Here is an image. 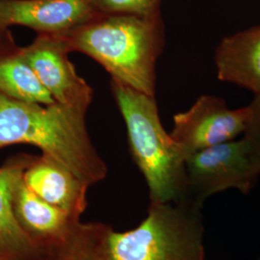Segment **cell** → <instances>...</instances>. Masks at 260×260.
Instances as JSON below:
<instances>
[{"label": "cell", "instance_id": "15", "mask_svg": "<svg viewBox=\"0 0 260 260\" xmlns=\"http://www.w3.org/2000/svg\"><path fill=\"white\" fill-rule=\"evenodd\" d=\"M162 0H92L94 9L106 15H134L153 17L160 15Z\"/></svg>", "mask_w": 260, "mask_h": 260}, {"label": "cell", "instance_id": "4", "mask_svg": "<svg viewBox=\"0 0 260 260\" xmlns=\"http://www.w3.org/2000/svg\"><path fill=\"white\" fill-rule=\"evenodd\" d=\"M202 207L189 200L149 203L137 228L124 233L110 229L106 260H205Z\"/></svg>", "mask_w": 260, "mask_h": 260}, {"label": "cell", "instance_id": "7", "mask_svg": "<svg viewBox=\"0 0 260 260\" xmlns=\"http://www.w3.org/2000/svg\"><path fill=\"white\" fill-rule=\"evenodd\" d=\"M22 51L28 64L56 103L87 112L93 89L75 71L70 50L59 35L38 34Z\"/></svg>", "mask_w": 260, "mask_h": 260}, {"label": "cell", "instance_id": "1", "mask_svg": "<svg viewBox=\"0 0 260 260\" xmlns=\"http://www.w3.org/2000/svg\"><path fill=\"white\" fill-rule=\"evenodd\" d=\"M86 114L61 103L44 105L0 94V149L35 146L91 187L103 180L108 170L89 136Z\"/></svg>", "mask_w": 260, "mask_h": 260}, {"label": "cell", "instance_id": "9", "mask_svg": "<svg viewBox=\"0 0 260 260\" xmlns=\"http://www.w3.org/2000/svg\"><path fill=\"white\" fill-rule=\"evenodd\" d=\"M22 179L45 202L80 220L88 205L87 192L90 186L71 170L42 154L32 157Z\"/></svg>", "mask_w": 260, "mask_h": 260}, {"label": "cell", "instance_id": "14", "mask_svg": "<svg viewBox=\"0 0 260 260\" xmlns=\"http://www.w3.org/2000/svg\"><path fill=\"white\" fill-rule=\"evenodd\" d=\"M111 226L77 222L59 241L39 247L35 260H106L105 239Z\"/></svg>", "mask_w": 260, "mask_h": 260}, {"label": "cell", "instance_id": "13", "mask_svg": "<svg viewBox=\"0 0 260 260\" xmlns=\"http://www.w3.org/2000/svg\"><path fill=\"white\" fill-rule=\"evenodd\" d=\"M0 94L26 103H56L28 64L9 28H0Z\"/></svg>", "mask_w": 260, "mask_h": 260}, {"label": "cell", "instance_id": "10", "mask_svg": "<svg viewBox=\"0 0 260 260\" xmlns=\"http://www.w3.org/2000/svg\"><path fill=\"white\" fill-rule=\"evenodd\" d=\"M33 156L20 154L0 167V260H35L39 246L18 223L13 197Z\"/></svg>", "mask_w": 260, "mask_h": 260}, {"label": "cell", "instance_id": "11", "mask_svg": "<svg viewBox=\"0 0 260 260\" xmlns=\"http://www.w3.org/2000/svg\"><path fill=\"white\" fill-rule=\"evenodd\" d=\"M215 63L220 80L260 94V26L223 38Z\"/></svg>", "mask_w": 260, "mask_h": 260}, {"label": "cell", "instance_id": "5", "mask_svg": "<svg viewBox=\"0 0 260 260\" xmlns=\"http://www.w3.org/2000/svg\"><path fill=\"white\" fill-rule=\"evenodd\" d=\"M187 190L184 200L204 205L214 194L236 189L250 193L260 177V154L243 137L203 149L186 160Z\"/></svg>", "mask_w": 260, "mask_h": 260}, {"label": "cell", "instance_id": "8", "mask_svg": "<svg viewBox=\"0 0 260 260\" xmlns=\"http://www.w3.org/2000/svg\"><path fill=\"white\" fill-rule=\"evenodd\" d=\"M99 14L92 0H0V28L21 25L62 35Z\"/></svg>", "mask_w": 260, "mask_h": 260}, {"label": "cell", "instance_id": "17", "mask_svg": "<svg viewBox=\"0 0 260 260\" xmlns=\"http://www.w3.org/2000/svg\"><path fill=\"white\" fill-rule=\"evenodd\" d=\"M258 260H260V258H259V259H258Z\"/></svg>", "mask_w": 260, "mask_h": 260}, {"label": "cell", "instance_id": "2", "mask_svg": "<svg viewBox=\"0 0 260 260\" xmlns=\"http://www.w3.org/2000/svg\"><path fill=\"white\" fill-rule=\"evenodd\" d=\"M59 36L70 52L90 56L113 80L155 95L156 62L165 43L160 15L99 14Z\"/></svg>", "mask_w": 260, "mask_h": 260}, {"label": "cell", "instance_id": "12", "mask_svg": "<svg viewBox=\"0 0 260 260\" xmlns=\"http://www.w3.org/2000/svg\"><path fill=\"white\" fill-rule=\"evenodd\" d=\"M13 207L19 225L39 247L59 241L80 221L38 197L23 179L14 192Z\"/></svg>", "mask_w": 260, "mask_h": 260}, {"label": "cell", "instance_id": "3", "mask_svg": "<svg viewBox=\"0 0 260 260\" xmlns=\"http://www.w3.org/2000/svg\"><path fill=\"white\" fill-rule=\"evenodd\" d=\"M110 87L126 125L132 157L149 188L150 203L184 200L186 159L161 124L155 95L141 93L113 79Z\"/></svg>", "mask_w": 260, "mask_h": 260}, {"label": "cell", "instance_id": "6", "mask_svg": "<svg viewBox=\"0 0 260 260\" xmlns=\"http://www.w3.org/2000/svg\"><path fill=\"white\" fill-rule=\"evenodd\" d=\"M250 117L249 106L233 110L221 98L202 95L190 109L175 115L171 136L187 160L198 151L244 133Z\"/></svg>", "mask_w": 260, "mask_h": 260}, {"label": "cell", "instance_id": "16", "mask_svg": "<svg viewBox=\"0 0 260 260\" xmlns=\"http://www.w3.org/2000/svg\"><path fill=\"white\" fill-rule=\"evenodd\" d=\"M248 106L251 111V117L244 132V137L250 141L260 154V94H256Z\"/></svg>", "mask_w": 260, "mask_h": 260}]
</instances>
